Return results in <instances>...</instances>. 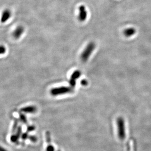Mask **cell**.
Returning <instances> with one entry per match:
<instances>
[{"label":"cell","instance_id":"2","mask_svg":"<svg viewBox=\"0 0 151 151\" xmlns=\"http://www.w3.org/2000/svg\"><path fill=\"white\" fill-rule=\"evenodd\" d=\"M74 91V88L69 86H60L52 89L50 91L51 95L54 96L63 95L67 93H72Z\"/></svg>","mask_w":151,"mask_h":151},{"label":"cell","instance_id":"1","mask_svg":"<svg viewBox=\"0 0 151 151\" xmlns=\"http://www.w3.org/2000/svg\"><path fill=\"white\" fill-rule=\"evenodd\" d=\"M95 48V44L94 42H91L88 43L85 49L81 54V62L84 63L86 62L92 54Z\"/></svg>","mask_w":151,"mask_h":151},{"label":"cell","instance_id":"22","mask_svg":"<svg viewBox=\"0 0 151 151\" xmlns=\"http://www.w3.org/2000/svg\"></svg>","mask_w":151,"mask_h":151},{"label":"cell","instance_id":"8","mask_svg":"<svg viewBox=\"0 0 151 151\" xmlns=\"http://www.w3.org/2000/svg\"><path fill=\"white\" fill-rule=\"evenodd\" d=\"M37 108L34 105H30L26 107H24L21 109V112L25 113H34L36 112Z\"/></svg>","mask_w":151,"mask_h":151},{"label":"cell","instance_id":"14","mask_svg":"<svg viewBox=\"0 0 151 151\" xmlns=\"http://www.w3.org/2000/svg\"><path fill=\"white\" fill-rule=\"evenodd\" d=\"M46 141L48 143H51V135L49 132H46Z\"/></svg>","mask_w":151,"mask_h":151},{"label":"cell","instance_id":"13","mask_svg":"<svg viewBox=\"0 0 151 151\" xmlns=\"http://www.w3.org/2000/svg\"><path fill=\"white\" fill-rule=\"evenodd\" d=\"M46 151H55V148L52 145L51 143H48L47 147L46 148Z\"/></svg>","mask_w":151,"mask_h":151},{"label":"cell","instance_id":"9","mask_svg":"<svg viewBox=\"0 0 151 151\" xmlns=\"http://www.w3.org/2000/svg\"><path fill=\"white\" fill-rule=\"evenodd\" d=\"M136 33V30L134 28H128L124 30V35L126 37H130L132 35L135 34Z\"/></svg>","mask_w":151,"mask_h":151},{"label":"cell","instance_id":"7","mask_svg":"<svg viewBox=\"0 0 151 151\" xmlns=\"http://www.w3.org/2000/svg\"><path fill=\"white\" fill-rule=\"evenodd\" d=\"M24 32V28L22 26H19L16 28V29L14 30V32H13V36L14 38H19L21 37V35L23 34Z\"/></svg>","mask_w":151,"mask_h":151},{"label":"cell","instance_id":"5","mask_svg":"<svg viewBox=\"0 0 151 151\" xmlns=\"http://www.w3.org/2000/svg\"><path fill=\"white\" fill-rule=\"evenodd\" d=\"M79 13L78 16V19L81 22H84L87 16V13L86 11V8L84 5H81L79 8Z\"/></svg>","mask_w":151,"mask_h":151},{"label":"cell","instance_id":"16","mask_svg":"<svg viewBox=\"0 0 151 151\" xmlns=\"http://www.w3.org/2000/svg\"><path fill=\"white\" fill-rule=\"evenodd\" d=\"M19 138H18V137L16 136V135L15 134V135H13V134L11 137V140L12 142L13 143H15L18 141Z\"/></svg>","mask_w":151,"mask_h":151},{"label":"cell","instance_id":"6","mask_svg":"<svg viewBox=\"0 0 151 151\" xmlns=\"http://www.w3.org/2000/svg\"><path fill=\"white\" fill-rule=\"evenodd\" d=\"M11 12L9 9H6L3 11L2 13L1 22V23H4L6 22L11 18Z\"/></svg>","mask_w":151,"mask_h":151},{"label":"cell","instance_id":"12","mask_svg":"<svg viewBox=\"0 0 151 151\" xmlns=\"http://www.w3.org/2000/svg\"><path fill=\"white\" fill-rule=\"evenodd\" d=\"M22 126H20L18 127L17 130V132H16V134H15L16 135V136L18 137V138H19L21 133H22Z\"/></svg>","mask_w":151,"mask_h":151},{"label":"cell","instance_id":"20","mask_svg":"<svg viewBox=\"0 0 151 151\" xmlns=\"http://www.w3.org/2000/svg\"><path fill=\"white\" fill-rule=\"evenodd\" d=\"M81 84H82L83 86H86L88 84V81H86V79H83L81 81Z\"/></svg>","mask_w":151,"mask_h":151},{"label":"cell","instance_id":"17","mask_svg":"<svg viewBox=\"0 0 151 151\" xmlns=\"http://www.w3.org/2000/svg\"><path fill=\"white\" fill-rule=\"evenodd\" d=\"M28 139L32 142H36L37 141V137H35V136H33V135L29 136Z\"/></svg>","mask_w":151,"mask_h":151},{"label":"cell","instance_id":"21","mask_svg":"<svg viewBox=\"0 0 151 151\" xmlns=\"http://www.w3.org/2000/svg\"><path fill=\"white\" fill-rule=\"evenodd\" d=\"M0 151H7V150L5 149L4 148L2 147V146H0Z\"/></svg>","mask_w":151,"mask_h":151},{"label":"cell","instance_id":"19","mask_svg":"<svg viewBox=\"0 0 151 151\" xmlns=\"http://www.w3.org/2000/svg\"><path fill=\"white\" fill-rule=\"evenodd\" d=\"M21 138H22V139L23 140H26V139L28 138V134L27 132L24 133V134H22V135H21Z\"/></svg>","mask_w":151,"mask_h":151},{"label":"cell","instance_id":"10","mask_svg":"<svg viewBox=\"0 0 151 151\" xmlns=\"http://www.w3.org/2000/svg\"><path fill=\"white\" fill-rule=\"evenodd\" d=\"M18 122H19V121L17 119H15L14 120V124H13V130H12V132L13 133H14L15 131H16V130H17L18 125Z\"/></svg>","mask_w":151,"mask_h":151},{"label":"cell","instance_id":"18","mask_svg":"<svg viewBox=\"0 0 151 151\" xmlns=\"http://www.w3.org/2000/svg\"><path fill=\"white\" fill-rule=\"evenodd\" d=\"M6 52V48L4 46H0V55L4 54Z\"/></svg>","mask_w":151,"mask_h":151},{"label":"cell","instance_id":"4","mask_svg":"<svg viewBox=\"0 0 151 151\" xmlns=\"http://www.w3.org/2000/svg\"><path fill=\"white\" fill-rule=\"evenodd\" d=\"M81 76V72L79 70H76L74 71L71 76L70 79L69 81V84L71 87L74 88L76 84V81Z\"/></svg>","mask_w":151,"mask_h":151},{"label":"cell","instance_id":"11","mask_svg":"<svg viewBox=\"0 0 151 151\" xmlns=\"http://www.w3.org/2000/svg\"><path fill=\"white\" fill-rule=\"evenodd\" d=\"M19 117L20 120L24 124H27V119H26V116H25L24 114H20Z\"/></svg>","mask_w":151,"mask_h":151},{"label":"cell","instance_id":"15","mask_svg":"<svg viewBox=\"0 0 151 151\" xmlns=\"http://www.w3.org/2000/svg\"><path fill=\"white\" fill-rule=\"evenodd\" d=\"M35 130V126L34 125H32V126H29L27 127L26 128V130L28 132H33Z\"/></svg>","mask_w":151,"mask_h":151},{"label":"cell","instance_id":"3","mask_svg":"<svg viewBox=\"0 0 151 151\" xmlns=\"http://www.w3.org/2000/svg\"><path fill=\"white\" fill-rule=\"evenodd\" d=\"M117 125L118 135L119 138L123 140L126 137L125 132V120L122 117H119L117 119Z\"/></svg>","mask_w":151,"mask_h":151}]
</instances>
